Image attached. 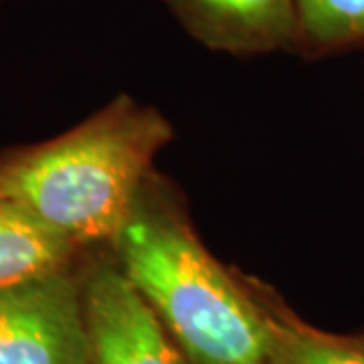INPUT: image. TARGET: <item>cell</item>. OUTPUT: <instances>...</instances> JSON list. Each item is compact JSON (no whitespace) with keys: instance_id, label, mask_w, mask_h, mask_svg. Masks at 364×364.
Here are the masks:
<instances>
[{"instance_id":"obj_1","label":"cell","mask_w":364,"mask_h":364,"mask_svg":"<svg viewBox=\"0 0 364 364\" xmlns=\"http://www.w3.org/2000/svg\"><path fill=\"white\" fill-rule=\"evenodd\" d=\"M112 253L193 364H282L249 277L205 247L184 196L158 170L144 182Z\"/></svg>"},{"instance_id":"obj_2","label":"cell","mask_w":364,"mask_h":364,"mask_svg":"<svg viewBox=\"0 0 364 364\" xmlns=\"http://www.w3.org/2000/svg\"><path fill=\"white\" fill-rule=\"evenodd\" d=\"M168 117L128 93L47 142L0 154V195L81 249H112L156 156Z\"/></svg>"},{"instance_id":"obj_3","label":"cell","mask_w":364,"mask_h":364,"mask_svg":"<svg viewBox=\"0 0 364 364\" xmlns=\"http://www.w3.org/2000/svg\"><path fill=\"white\" fill-rule=\"evenodd\" d=\"M90 364H193L117 265L112 249L81 263Z\"/></svg>"},{"instance_id":"obj_4","label":"cell","mask_w":364,"mask_h":364,"mask_svg":"<svg viewBox=\"0 0 364 364\" xmlns=\"http://www.w3.org/2000/svg\"><path fill=\"white\" fill-rule=\"evenodd\" d=\"M83 259L63 272L0 287V364H90Z\"/></svg>"},{"instance_id":"obj_5","label":"cell","mask_w":364,"mask_h":364,"mask_svg":"<svg viewBox=\"0 0 364 364\" xmlns=\"http://www.w3.org/2000/svg\"><path fill=\"white\" fill-rule=\"evenodd\" d=\"M178 25L210 51L253 57L294 51L298 0H164Z\"/></svg>"},{"instance_id":"obj_6","label":"cell","mask_w":364,"mask_h":364,"mask_svg":"<svg viewBox=\"0 0 364 364\" xmlns=\"http://www.w3.org/2000/svg\"><path fill=\"white\" fill-rule=\"evenodd\" d=\"M85 255L87 249L77 247L25 207L0 195V287L69 269Z\"/></svg>"},{"instance_id":"obj_7","label":"cell","mask_w":364,"mask_h":364,"mask_svg":"<svg viewBox=\"0 0 364 364\" xmlns=\"http://www.w3.org/2000/svg\"><path fill=\"white\" fill-rule=\"evenodd\" d=\"M251 289L269 316L282 364H364V346L354 338L332 336L304 324L272 289L249 277Z\"/></svg>"},{"instance_id":"obj_8","label":"cell","mask_w":364,"mask_h":364,"mask_svg":"<svg viewBox=\"0 0 364 364\" xmlns=\"http://www.w3.org/2000/svg\"><path fill=\"white\" fill-rule=\"evenodd\" d=\"M364 43V0H298L294 51L320 57Z\"/></svg>"},{"instance_id":"obj_9","label":"cell","mask_w":364,"mask_h":364,"mask_svg":"<svg viewBox=\"0 0 364 364\" xmlns=\"http://www.w3.org/2000/svg\"><path fill=\"white\" fill-rule=\"evenodd\" d=\"M352 338L356 340V342H358L360 346H364V334H360V336H352Z\"/></svg>"}]
</instances>
